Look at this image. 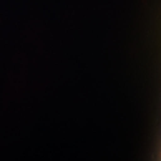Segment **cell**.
I'll return each mask as SVG.
<instances>
[]
</instances>
